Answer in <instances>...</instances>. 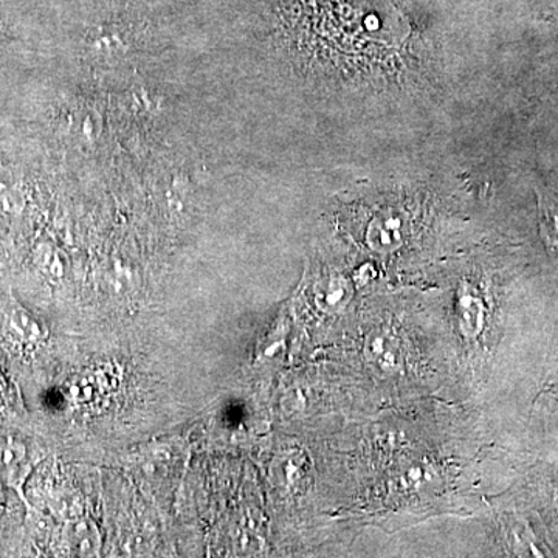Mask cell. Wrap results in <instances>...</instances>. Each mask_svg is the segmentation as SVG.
Masks as SVG:
<instances>
[{
  "instance_id": "1",
  "label": "cell",
  "mask_w": 558,
  "mask_h": 558,
  "mask_svg": "<svg viewBox=\"0 0 558 558\" xmlns=\"http://www.w3.org/2000/svg\"><path fill=\"white\" fill-rule=\"evenodd\" d=\"M50 330L43 318L33 314L11 293L0 296V349L20 362L38 357L49 344Z\"/></svg>"
},
{
  "instance_id": "2",
  "label": "cell",
  "mask_w": 558,
  "mask_h": 558,
  "mask_svg": "<svg viewBox=\"0 0 558 558\" xmlns=\"http://www.w3.org/2000/svg\"><path fill=\"white\" fill-rule=\"evenodd\" d=\"M13 428L0 424V481L21 499L25 512H31L33 506L25 495V484L44 453L35 440Z\"/></svg>"
},
{
  "instance_id": "3",
  "label": "cell",
  "mask_w": 558,
  "mask_h": 558,
  "mask_svg": "<svg viewBox=\"0 0 558 558\" xmlns=\"http://www.w3.org/2000/svg\"><path fill=\"white\" fill-rule=\"evenodd\" d=\"M27 417L24 399L16 381L11 379L0 360V424L17 425Z\"/></svg>"
},
{
  "instance_id": "4",
  "label": "cell",
  "mask_w": 558,
  "mask_h": 558,
  "mask_svg": "<svg viewBox=\"0 0 558 558\" xmlns=\"http://www.w3.org/2000/svg\"><path fill=\"white\" fill-rule=\"evenodd\" d=\"M62 538L70 550L80 553L81 556H90L100 549V535L94 524L87 521H72L65 524Z\"/></svg>"
},
{
  "instance_id": "5",
  "label": "cell",
  "mask_w": 558,
  "mask_h": 558,
  "mask_svg": "<svg viewBox=\"0 0 558 558\" xmlns=\"http://www.w3.org/2000/svg\"><path fill=\"white\" fill-rule=\"evenodd\" d=\"M539 236L550 255L558 258V204L538 196Z\"/></svg>"
},
{
  "instance_id": "6",
  "label": "cell",
  "mask_w": 558,
  "mask_h": 558,
  "mask_svg": "<svg viewBox=\"0 0 558 558\" xmlns=\"http://www.w3.org/2000/svg\"><path fill=\"white\" fill-rule=\"evenodd\" d=\"M483 307L481 301L476 300L473 295L462 296L458 303V318L459 326L462 332L468 333L469 337L476 336L483 328Z\"/></svg>"
},
{
  "instance_id": "7",
  "label": "cell",
  "mask_w": 558,
  "mask_h": 558,
  "mask_svg": "<svg viewBox=\"0 0 558 558\" xmlns=\"http://www.w3.org/2000/svg\"><path fill=\"white\" fill-rule=\"evenodd\" d=\"M388 341L387 337L368 340V355L381 369H396L398 355H396L395 349L389 347Z\"/></svg>"
}]
</instances>
